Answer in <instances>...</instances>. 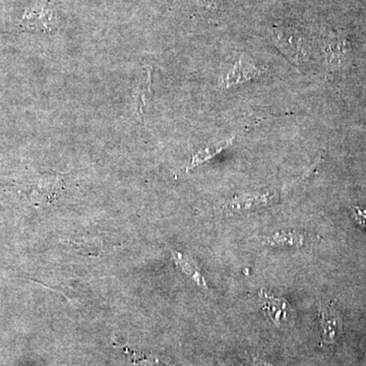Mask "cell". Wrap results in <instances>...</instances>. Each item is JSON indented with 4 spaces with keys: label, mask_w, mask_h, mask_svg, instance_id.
I'll use <instances>...</instances> for the list:
<instances>
[{
    "label": "cell",
    "mask_w": 366,
    "mask_h": 366,
    "mask_svg": "<svg viewBox=\"0 0 366 366\" xmlns=\"http://www.w3.org/2000/svg\"><path fill=\"white\" fill-rule=\"evenodd\" d=\"M319 320L322 340L326 344H334L338 338L342 329L340 315L331 303L320 301Z\"/></svg>",
    "instance_id": "cell-6"
},
{
    "label": "cell",
    "mask_w": 366,
    "mask_h": 366,
    "mask_svg": "<svg viewBox=\"0 0 366 366\" xmlns=\"http://www.w3.org/2000/svg\"><path fill=\"white\" fill-rule=\"evenodd\" d=\"M152 88V71L150 69H146L143 79L139 84L137 95V112L139 115L144 114L148 106L149 99L151 96Z\"/></svg>",
    "instance_id": "cell-10"
},
{
    "label": "cell",
    "mask_w": 366,
    "mask_h": 366,
    "mask_svg": "<svg viewBox=\"0 0 366 366\" xmlns=\"http://www.w3.org/2000/svg\"><path fill=\"white\" fill-rule=\"evenodd\" d=\"M199 6L209 13H217L222 6V0H197Z\"/></svg>",
    "instance_id": "cell-11"
},
{
    "label": "cell",
    "mask_w": 366,
    "mask_h": 366,
    "mask_svg": "<svg viewBox=\"0 0 366 366\" xmlns=\"http://www.w3.org/2000/svg\"><path fill=\"white\" fill-rule=\"evenodd\" d=\"M259 297L262 301V310L277 327L288 326L289 322L295 317V310L285 298L277 297L264 289L259 291Z\"/></svg>",
    "instance_id": "cell-5"
},
{
    "label": "cell",
    "mask_w": 366,
    "mask_h": 366,
    "mask_svg": "<svg viewBox=\"0 0 366 366\" xmlns=\"http://www.w3.org/2000/svg\"><path fill=\"white\" fill-rule=\"evenodd\" d=\"M305 236L297 231H279L264 238V244L274 249H295L305 244Z\"/></svg>",
    "instance_id": "cell-7"
},
{
    "label": "cell",
    "mask_w": 366,
    "mask_h": 366,
    "mask_svg": "<svg viewBox=\"0 0 366 366\" xmlns=\"http://www.w3.org/2000/svg\"><path fill=\"white\" fill-rule=\"evenodd\" d=\"M252 365H254V366H274L272 365L271 363L267 362V361L259 360V358H254Z\"/></svg>",
    "instance_id": "cell-14"
},
{
    "label": "cell",
    "mask_w": 366,
    "mask_h": 366,
    "mask_svg": "<svg viewBox=\"0 0 366 366\" xmlns=\"http://www.w3.org/2000/svg\"><path fill=\"white\" fill-rule=\"evenodd\" d=\"M172 259L174 264H177V268H179L180 271L183 274H187L189 277L192 281L196 282L197 286L201 288L208 289L207 282L204 280L203 274L199 271V267L197 266L196 262L194 259H190L187 255H184L179 252H172Z\"/></svg>",
    "instance_id": "cell-8"
},
{
    "label": "cell",
    "mask_w": 366,
    "mask_h": 366,
    "mask_svg": "<svg viewBox=\"0 0 366 366\" xmlns=\"http://www.w3.org/2000/svg\"><path fill=\"white\" fill-rule=\"evenodd\" d=\"M279 199H280V194L273 190L249 192V194H239L229 199L227 203L224 204L223 211L227 215L249 213V212L273 206L278 203Z\"/></svg>",
    "instance_id": "cell-3"
},
{
    "label": "cell",
    "mask_w": 366,
    "mask_h": 366,
    "mask_svg": "<svg viewBox=\"0 0 366 366\" xmlns=\"http://www.w3.org/2000/svg\"><path fill=\"white\" fill-rule=\"evenodd\" d=\"M234 139L235 137H231L225 139V141L219 142V143L212 144V146L204 149V150L197 152L196 155L192 157V162H190L189 167H187V170L194 169L197 166L202 165V164L208 162L211 159L215 158L217 155L222 153L228 147H230L233 142H234Z\"/></svg>",
    "instance_id": "cell-9"
},
{
    "label": "cell",
    "mask_w": 366,
    "mask_h": 366,
    "mask_svg": "<svg viewBox=\"0 0 366 366\" xmlns=\"http://www.w3.org/2000/svg\"><path fill=\"white\" fill-rule=\"evenodd\" d=\"M266 72V69L257 66V62L249 54L245 52L242 53L229 69L224 79V84L227 89L239 86L261 79Z\"/></svg>",
    "instance_id": "cell-4"
},
{
    "label": "cell",
    "mask_w": 366,
    "mask_h": 366,
    "mask_svg": "<svg viewBox=\"0 0 366 366\" xmlns=\"http://www.w3.org/2000/svg\"><path fill=\"white\" fill-rule=\"evenodd\" d=\"M132 360H134L137 365L141 366H168L159 365V361L154 360V358L139 357V354L137 352L132 353Z\"/></svg>",
    "instance_id": "cell-13"
},
{
    "label": "cell",
    "mask_w": 366,
    "mask_h": 366,
    "mask_svg": "<svg viewBox=\"0 0 366 366\" xmlns=\"http://www.w3.org/2000/svg\"><path fill=\"white\" fill-rule=\"evenodd\" d=\"M352 216L354 221L357 223V225L366 231V209L360 208V207H354L352 209Z\"/></svg>",
    "instance_id": "cell-12"
},
{
    "label": "cell",
    "mask_w": 366,
    "mask_h": 366,
    "mask_svg": "<svg viewBox=\"0 0 366 366\" xmlns=\"http://www.w3.org/2000/svg\"><path fill=\"white\" fill-rule=\"evenodd\" d=\"M317 47L330 74L344 71L350 66L352 48L343 34L334 31L322 34L317 41Z\"/></svg>",
    "instance_id": "cell-2"
},
{
    "label": "cell",
    "mask_w": 366,
    "mask_h": 366,
    "mask_svg": "<svg viewBox=\"0 0 366 366\" xmlns=\"http://www.w3.org/2000/svg\"><path fill=\"white\" fill-rule=\"evenodd\" d=\"M268 34L272 44L293 66L302 71H312L320 51L317 41L307 30L295 24L280 21L269 26Z\"/></svg>",
    "instance_id": "cell-1"
}]
</instances>
